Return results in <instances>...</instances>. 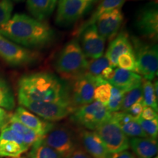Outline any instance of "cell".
<instances>
[{
    "label": "cell",
    "mask_w": 158,
    "mask_h": 158,
    "mask_svg": "<svg viewBox=\"0 0 158 158\" xmlns=\"http://www.w3.org/2000/svg\"><path fill=\"white\" fill-rule=\"evenodd\" d=\"M18 99L35 102L72 104L70 89L55 75L47 72L25 75L19 81Z\"/></svg>",
    "instance_id": "cell-1"
},
{
    "label": "cell",
    "mask_w": 158,
    "mask_h": 158,
    "mask_svg": "<svg viewBox=\"0 0 158 158\" xmlns=\"http://www.w3.org/2000/svg\"><path fill=\"white\" fill-rule=\"evenodd\" d=\"M0 35L25 48H41L54 38V31L45 21L15 13L0 26Z\"/></svg>",
    "instance_id": "cell-2"
},
{
    "label": "cell",
    "mask_w": 158,
    "mask_h": 158,
    "mask_svg": "<svg viewBox=\"0 0 158 158\" xmlns=\"http://www.w3.org/2000/svg\"><path fill=\"white\" fill-rule=\"evenodd\" d=\"M89 61L80 44L74 39L67 43L56 61V72L63 79L73 81L86 73Z\"/></svg>",
    "instance_id": "cell-3"
},
{
    "label": "cell",
    "mask_w": 158,
    "mask_h": 158,
    "mask_svg": "<svg viewBox=\"0 0 158 158\" xmlns=\"http://www.w3.org/2000/svg\"><path fill=\"white\" fill-rule=\"evenodd\" d=\"M130 40L137 62L138 74L146 80H153L157 76V45L146 43L135 36Z\"/></svg>",
    "instance_id": "cell-4"
},
{
    "label": "cell",
    "mask_w": 158,
    "mask_h": 158,
    "mask_svg": "<svg viewBox=\"0 0 158 158\" xmlns=\"http://www.w3.org/2000/svg\"><path fill=\"white\" fill-rule=\"evenodd\" d=\"M70 119L88 130L94 131L100 124L109 118L111 113L106 106L98 101L76 108L70 114Z\"/></svg>",
    "instance_id": "cell-5"
},
{
    "label": "cell",
    "mask_w": 158,
    "mask_h": 158,
    "mask_svg": "<svg viewBox=\"0 0 158 158\" xmlns=\"http://www.w3.org/2000/svg\"><path fill=\"white\" fill-rule=\"evenodd\" d=\"M0 58L11 66L21 67L37 62L40 55L0 35Z\"/></svg>",
    "instance_id": "cell-6"
},
{
    "label": "cell",
    "mask_w": 158,
    "mask_h": 158,
    "mask_svg": "<svg viewBox=\"0 0 158 158\" xmlns=\"http://www.w3.org/2000/svg\"><path fill=\"white\" fill-rule=\"evenodd\" d=\"M21 106L48 122H56L70 115L76 109L72 104L60 102H35L19 99Z\"/></svg>",
    "instance_id": "cell-7"
},
{
    "label": "cell",
    "mask_w": 158,
    "mask_h": 158,
    "mask_svg": "<svg viewBox=\"0 0 158 158\" xmlns=\"http://www.w3.org/2000/svg\"><path fill=\"white\" fill-rule=\"evenodd\" d=\"M94 131L103 141L109 154L119 152L130 148L129 138L122 132L111 116L100 124Z\"/></svg>",
    "instance_id": "cell-8"
},
{
    "label": "cell",
    "mask_w": 158,
    "mask_h": 158,
    "mask_svg": "<svg viewBox=\"0 0 158 158\" xmlns=\"http://www.w3.org/2000/svg\"><path fill=\"white\" fill-rule=\"evenodd\" d=\"M42 141L54 149L62 158H68L78 147L73 133L68 127L54 126L43 136Z\"/></svg>",
    "instance_id": "cell-9"
},
{
    "label": "cell",
    "mask_w": 158,
    "mask_h": 158,
    "mask_svg": "<svg viewBox=\"0 0 158 158\" xmlns=\"http://www.w3.org/2000/svg\"><path fill=\"white\" fill-rule=\"evenodd\" d=\"M55 22L60 27H68L81 19L92 4L84 0H59Z\"/></svg>",
    "instance_id": "cell-10"
},
{
    "label": "cell",
    "mask_w": 158,
    "mask_h": 158,
    "mask_svg": "<svg viewBox=\"0 0 158 158\" xmlns=\"http://www.w3.org/2000/svg\"><path fill=\"white\" fill-rule=\"evenodd\" d=\"M135 27L141 36L155 40L158 36V9L157 4L144 6L138 13Z\"/></svg>",
    "instance_id": "cell-11"
},
{
    "label": "cell",
    "mask_w": 158,
    "mask_h": 158,
    "mask_svg": "<svg viewBox=\"0 0 158 158\" xmlns=\"http://www.w3.org/2000/svg\"><path fill=\"white\" fill-rule=\"evenodd\" d=\"M70 91V101L75 108L91 103L94 100V92L96 80L85 73L74 79Z\"/></svg>",
    "instance_id": "cell-12"
},
{
    "label": "cell",
    "mask_w": 158,
    "mask_h": 158,
    "mask_svg": "<svg viewBox=\"0 0 158 158\" xmlns=\"http://www.w3.org/2000/svg\"><path fill=\"white\" fill-rule=\"evenodd\" d=\"M19 133L8 125L0 131V157L17 158L29 151Z\"/></svg>",
    "instance_id": "cell-13"
},
{
    "label": "cell",
    "mask_w": 158,
    "mask_h": 158,
    "mask_svg": "<svg viewBox=\"0 0 158 158\" xmlns=\"http://www.w3.org/2000/svg\"><path fill=\"white\" fill-rule=\"evenodd\" d=\"M81 48L86 58L96 59L103 55L106 40L99 35L95 23L86 28L79 35Z\"/></svg>",
    "instance_id": "cell-14"
},
{
    "label": "cell",
    "mask_w": 158,
    "mask_h": 158,
    "mask_svg": "<svg viewBox=\"0 0 158 158\" xmlns=\"http://www.w3.org/2000/svg\"><path fill=\"white\" fill-rule=\"evenodd\" d=\"M123 21L124 15L121 9L106 12L97 19V30L105 40L111 41L118 35Z\"/></svg>",
    "instance_id": "cell-15"
},
{
    "label": "cell",
    "mask_w": 158,
    "mask_h": 158,
    "mask_svg": "<svg viewBox=\"0 0 158 158\" xmlns=\"http://www.w3.org/2000/svg\"><path fill=\"white\" fill-rule=\"evenodd\" d=\"M13 116L29 129L42 136H44L54 126L52 122L42 119L23 106L18 107Z\"/></svg>",
    "instance_id": "cell-16"
},
{
    "label": "cell",
    "mask_w": 158,
    "mask_h": 158,
    "mask_svg": "<svg viewBox=\"0 0 158 158\" xmlns=\"http://www.w3.org/2000/svg\"><path fill=\"white\" fill-rule=\"evenodd\" d=\"M83 149L92 158H108L109 152L95 131L85 130L81 133Z\"/></svg>",
    "instance_id": "cell-17"
},
{
    "label": "cell",
    "mask_w": 158,
    "mask_h": 158,
    "mask_svg": "<svg viewBox=\"0 0 158 158\" xmlns=\"http://www.w3.org/2000/svg\"><path fill=\"white\" fill-rule=\"evenodd\" d=\"M133 51L131 40L125 31L118 33V35L110 41L106 51V56L110 65L117 67V60L121 55Z\"/></svg>",
    "instance_id": "cell-18"
},
{
    "label": "cell",
    "mask_w": 158,
    "mask_h": 158,
    "mask_svg": "<svg viewBox=\"0 0 158 158\" xmlns=\"http://www.w3.org/2000/svg\"><path fill=\"white\" fill-rule=\"evenodd\" d=\"M142 82L143 78L141 75L119 68H115L113 76L108 81L111 86L125 92L141 85Z\"/></svg>",
    "instance_id": "cell-19"
},
{
    "label": "cell",
    "mask_w": 158,
    "mask_h": 158,
    "mask_svg": "<svg viewBox=\"0 0 158 158\" xmlns=\"http://www.w3.org/2000/svg\"><path fill=\"white\" fill-rule=\"evenodd\" d=\"M130 147L138 158H152L157 153V141L149 137L129 138Z\"/></svg>",
    "instance_id": "cell-20"
},
{
    "label": "cell",
    "mask_w": 158,
    "mask_h": 158,
    "mask_svg": "<svg viewBox=\"0 0 158 158\" xmlns=\"http://www.w3.org/2000/svg\"><path fill=\"white\" fill-rule=\"evenodd\" d=\"M58 0H27V8L31 17L44 21L52 15Z\"/></svg>",
    "instance_id": "cell-21"
},
{
    "label": "cell",
    "mask_w": 158,
    "mask_h": 158,
    "mask_svg": "<svg viewBox=\"0 0 158 158\" xmlns=\"http://www.w3.org/2000/svg\"><path fill=\"white\" fill-rule=\"evenodd\" d=\"M125 1L126 0H101L95 11L92 13L89 19L86 20L80 27L76 29L74 35L79 36L85 29L87 28L90 25L95 23L98 18L102 13L114 9H121Z\"/></svg>",
    "instance_id": "cell-22"
},
{
    "label": "cell",
    "mask_w": 158,
    "mask_h": 158,
    "mask_svg": "<svg viewBox=\"0 0 158 158\" xmlns=\"http://www.w3.org/2000/svg\"><path fill=\"white\" fill-rule=\"evenodd\" d=\"M7 125L21 135L23 142L29 149H30L31 146L34 145L35 143L41 141L43 138V136L39 135L35 131L23 125L21 122H20L16 118L13 116V114H11Z\"/></svg>",
    "instance_id": "cell-23"
},
{
    "label": "cell",
    "mask_w": 158,
    "mask_h": 158,
    "mask_svg": "<svg viewBox=\"0 0 158 158\" xmlns=\"http://www.w3.org/2000/svg\"><path fill=\"white\" fill-rule=\"evenodd\" d=\"M15 96L7 80L0 76V108L7 110L14 109Z\"/></svg>",
    "instance_id": "cell-24"
},
{
    "label": "cell",
    "mask_w": 158,
    "mask_h": 158,
    "mask_svg": "<svg viewBox=\"0 0 158 158\" xmlns=\"http://www.w3.org/2000/svg\"><path fill=\"white\" fill-rule=\"evenodd\" d=\"M29 158H62L54 149L41 141L35 143L30 147L27 153Z\"/></svg>",
    "instance_id": "cell-25"
},
{
    "label": "cell",
    "mask_w": 158,
    "mask_h": 158,
    "mask_svg": "<svg viewBox=\"0 0 158 158\" xmlns=\"http://www.w3.org/2000/svg\"><path fill=\"white\" fill-rule=\"evenodd\" d=\"M96 86L94 92V100L98 101L105 106H107L110 97L111 85L100 77L95 78Z\"/></svg>",
    "instance_id": "cell-26"
},
{
    "label": "cell",
    "mask_w": 158,
    "mask_h": 158,
    "mask_svg": "<svg viewBox=\"0 0 158 158\" xmlns=\"http://www.w3.org/2000/svg\"><path fill=\"white\" fill-rule=\"evenodd\" d=\"M142 91H143V100L145 106H149L157 110L158 109V98L155 93L153 84L152 81L143 79L142 82Z\"/></svg>",
    "instance_id": "cell-27"
},
{
    "label": "cell",
    "mask_w": 158,
    "mask_h": 158,
    "mask_svg": "<svg viewBox=\"0 0 158 158\" xmlns=\"http://www.w3.org/2000/svg\"><path fill=\"white\" fill-rule=\"evenodd\" d=\"M143 100V91H142V84L133 89L128 91L124 94L123 101L119 111H126L132 105Z\"/></svg>",
    "instance_id": "cell-28"
},
{
    "label": "cell",
    "mask_w": 158,
    "mask_h": 158,
    "mask_svg": "<svg viewBox=\"0 0 158 158\" xmlns=\"http://www.w3.org/2000/svg\"><path fill=\"white\" fill-rule=\"evenodd\" d=\"M120 128L122 132L127 136L128 138H145L147 137L146 133L138 123L137 119L132 118L130 121L125 123L120 124Z\"/></svg>",
    "instance_id": "cell-29"
},
{
    "label": "cell",
    "mask_w": 158,
    "mask_h": 158,
    "mask_svg": "<svg viewBox=\"0 0 158 158\" xmlns=\"http://www.w3.org/2000/svg\"><path fill=\"white\" fill-rule=\"evenodd\" d=\"M109 66H110V64L108 59L106 58V56H102L98 59H93L92 62H89L86 73L94 78H97L100 76V74L105 68Z\"/></svg>",
    "instance_id": "cell-30"
},
{
    "label": "cell",
    "mask_w": 158,
    "mask_h": 158,
    "mask_svg": "<svg viewBox=\"0 0 158 158\" xmlns=\"http://www.w3.org/2000/svg\"><path fill=\"white\" fill-rule=\"evenodd\" d=\"M125 93L126 92H124L123 90L119 89L115 86H111L109 101L106 106V108L109 110V112L114 113V112L119 111Z\"/></svg>",
    "instance_id": "cell-31"
},
{
    "label": "cell",
    "mask_w": 158,
    "mask_h": 158,
    "mask_svg": "<svg viewBox=\"0 0 158 158\" xmlns=\"http://www.w3.org/2000/svg\"><path fill=\"white\" fill-rule=\"evenodd\" d=\"M117 66L123 70L132 71L138 74L137 62L133 51L126 53L118 57Z\"/></svg>",
    "instance_id": "cell-32"
},
{
    "label": "cell",
    "mask_w": 158,
    "mask_h": 158,
    "mask_svg": "<svg viewBox=\"0 0 158 158\" xmlns=\"http://www.w3.org/2000/svg\"><path fill=\"white\" fill-rule=\"evenodd\" d=\"M137 121L147 137L157 139L158 134V118L153 120H144L139 117Z\"/></svg>",
    "instance_id": "cell-33"
},
{
    "label": "cell",
    "mask_w": 158,
    "mask_h": 158,
    "mask_svg": "<svg viewBox=\"0 0 158 158\" xmlns=\"http://www.w3.org/2000/svg\"><path fill=\"white\" fill-rule=\"evenodd\" d=\"M13 10V4L11 0H0V26L10 19Z\"/></svg>",
    "instance_id": "cell-34"
},
{
    "label": "cell",
    "mask_w": 158,
    "mask_h": 158,
    "mask_svg": "<svg viewBox=\"0 0 158 158\" xmlns=\"http://www.w3.org/2000/svg\"><path fill=\"white\" fill-rule=\"evenodd\" d=\"M144 103L143 101L138 102L132 105L128 109L126 110V112L130 114L132 117L137 119L141 116V114L142 113V110H143L144 108Z\"/></svg>",
    "instance_id": "cell-35"
},
{
    "label": "cell",
    "mask_w": 158,
    "mask_h": 158,
    "mask_svg": "<svg viewBox=\"0 0 158 158\" xmlns=\"http://www.w3.org/2000/svg\"><path fill=\"white\" fill-rule=\"evenodd\" d=\"M140 117L144 120H153L158 118L157 111L154 108L149 107V106H144L142 113Z\"/></svg>",
    "instance_id": "cell-36"
},
{
    "label": "cell",
    "mask_w": 158,
    "mask_h": 158,
    "mask_svg": "<svg viewBox=\"0 0 158 158\" xmlns=\"http://www.w3.org/2000/svg\"><path fill=\"white\" fill-rule=\"evenodd\" d=\"M11 114L7 110L0 108V130L8 124Z\"/></svg>",
    "instance_id": "cell-37"
},
{
    "label": "cell",
    "mask_w": 158,
    "mask_h": 158,
    "mask_svg": "<svg viewBox=\"0 0 158 158\" xmlns=\"http://www.w3.org/2000/svg\"><path fill=\"white\" fill-rule=\"evenodd\" d=\"M116 67H114V66H110L107 67L106 68H105L102 72L100 74V78H101L102 80L106 81H109L110 80V78H112L113 75L114 73V70H115V68Z\"/></svg>",
    "instance_id": "cell-38"
},
{
    "label": "cell",
    "mask_w": 158,
    "mask_h": 158,
    "mask_svg": "<svg viewBox=\"0 0 158 158\" xmlns=\"http://www.w3.org/2000/svg\"><path fill=\"white\" fill-rule=\"evenodd\" d=\"M68 158H92L82 147H78Z\"/></svg>",
    "instance_id": "cell-39"
},
{
    "label": "cell",
    "mask_w": 158,
    "mask_h": 158,
    "mask_svg": "<svg viewBox=\"0 0 158 158\" xmlns=\"http://www.w3.org/2000/svg\"><path fill=\"white\" fill-rule=\"evenodd\" d=\"M108 158H136L133 153L130 152L128 150L110 154Z\"/></svg>",
    "instance_id": "cell-40"
},
{
    "label": "cell",
    "mask_w": 158,
    "mask_h": 158,
    "mask_svg": "<svg viewBox=\"0 0 158 158\" xmlns=\"http://www.w3.org/2000/svg\"><path fill=\"white\" fill-rule=\"evenodd\" d=\"M84 1H86V2H89V3L92 4V5H93V4L96 3L97 2H98L99 0H84Z\"/></svg>",
    "instance_id": "cell-41"
},
{
    "label": "cell",
    "mask_w": 158,
    "mask_h": 158,
    "mask_svg": "<svg viewBox=\"0 0 158 158\" xmlns=\"http://www.w3.org/2000/svg\"><path fill=\"white\" fill-rule=\"evenodd\" d=\"M12 2H23L24 0H11Z\"/></svg>",
    "instance_id": "cell-42"
},
{
    "label": "cell",
    "mask_w": 158,
    "mask_h": 158,
    "mask_svg": "<svg viewBox=\"0 0 158 158\" xmlns=\"http://www.w3.org/2000/svg\"><path fill=\"white\" fill-rule=\"evenodd\" d=\"M17 158H25V157H17Z\"/></svg>",
    "instance_id": "cell-43"
},
{
    "label": "cell",
    "mask_w": 158,
    "mask_h": 158,
    "mask_svg": "<svg viewBox=\"0 0 158 158\" xmlns=\"http://www.w3.org/2000/svg\"><path fill=\"white\" fill-rule=\"evenodd\" d=\"M154 158H158V157H157V156H156V157H154Z\"/></svg>",
    "instance_id": "cell-44"
},
{
    "label": "cell",
    "mask_w": 158,
    "mask_h": 158,
    "mask_svg": "<svg viewBox=\"0 0 158 158\" xmlns=\"http://www.w3.org/2000/svg\"><path fill=\"white\" fill-rule=\"evenodd\" d=\"M135 1H138V0H135Z\"/></svg>",
    "instance_id": "cell-45"
}]
</instances>
